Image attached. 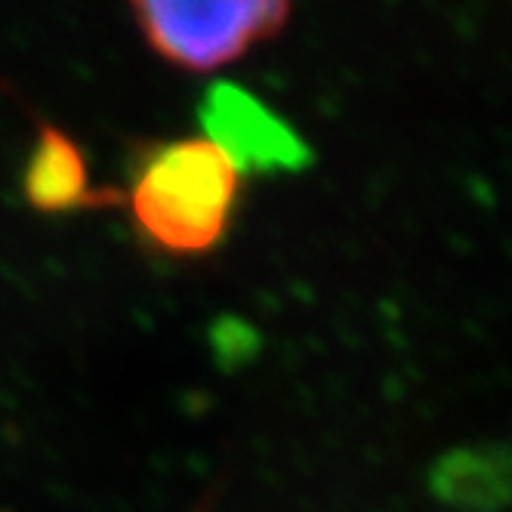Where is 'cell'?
Segmentation results:
<instances>
[{
	"instance_id": "6da1fadb",
	"label": "cell",
	"mask_w": 512,
	"mask_h": 512,
	"mask_svg": "<svg viewBox=\"0 0 512 512\" xmlns=\"http://www.w3.org/2000/svg\"><path fill=\"white\" fill-rule=\"evenodd\" d=\"M241 173L204 136L145 149L130 186L139 232L176 256L213 250L229 232Z\"/></svg>"
},
{
	"instance_id": "7a4b0ae2",
	"label": "cell",
	"mask_w": 512,
	"mask_h": 512,
	"mask_svg": "<svg viewBox=\"0 0 512 512\" xmlns=\"http://www.w3.org/2000/svg\"><path fill=\"white\" fill-rule=\"evenodd\" d=\"M136 25L161 59L186 71H213L284 31L290 7L278 0L238 4H145L130 7Z\"/></svg>"
},
{
	"instance_id": "3957f363",
	"label": "cell",
	"mask_w": 512,
	"mask_h": 512,
	"mask_svg": "<svg viewBox=\"0 0 512 512\" xmlns=\"http://www.w3.org/2000/svg\"><path fill=\"white\" fill-rule=\"evenodd\" d=\"M204 139L223 152L238 173H290L312 164V145L250 90L216 81L198 108Z\"/></svg>"
},
{
	"instance_id": "277c9868",
	"label": "cell",
	"mask_w": 512,
	"mask_h": 512,
	"mask_svg": "<svg viewBox=\"0 0 512 512\" xmlns=\"http://www.w3.org/2000/svg\"><path fill=\"white\" fill-rule=\"evenodd\" d=\"M25 201L41 213H71V210H99L121 204V192L90 186L87 161L78 142L62 130L44 124L34 139V149L22 173Z\"/></svg>"
},
{
	"instance_id": "5b68a950",
	"label": "cell",
	"mask_w": 512,
	"mask_h": 512,
	"mask_svg": "<svg viewBox=\"0 0 512 512\" xmlns=\"http://www.w3.org/2000/svg\"><path fill=\"white\" fill-rule=\"evenodd\" d=\"M435 497L460 512H497L509 494V466L503 451L460 448L432 472Z\"/></svg>"
}]
</instances>
